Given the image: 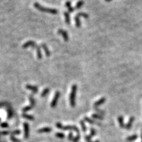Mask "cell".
I'll return each mask as SVG.
<instances>
[{"mask_svg":"<svg viewBox=\"0 0 142 142\" xmlns=\"http://www.w3.org/2000/svg\"><path fill=\"white\" fill-rule=\"evenodd\" d=\"M106 2H110V1H113V0H105Z\"/></svg>","mask_w":142,"mask_h":142,"instance_id":"38","label":"cell"},{"mask_svg":"<svg viewBox=\"0 0 142 142\" xmlns=\"http://www.w3.org/2000/svg\"><path fill=\"white\" fill-rule=\"evenodd\" d=\"M64 16L65 18V22L67 24H70V22H71V20H70V16H69V14L68 12H64Z\"/></svg>","mask_w":142,"mask_h":142,"instance_id":"14","label":"cell"},{"mask_svg":"<svg viewBox=\"0 0 142 142\" xmlns=\"http://www.w3.org/2000/svg\"><path fill=\"white\" fill-rule=\"evenodd\" d=\"M77 92V85L73 84L71 88V92L69 96V102L71 107H74L76 105V95Z\"/></svg>","mask_w":142,"mask_h":142,"instance_id":"2","label":"cell"},{"mask_svg":"<svg viewBox=\"0 0 142 142\" xmlns=\"http://www.w3.org/2000/svg\"><path fill=\"white\" fill-rule=\"evenodd\" d=\"M137 138V136L136 135V134H134V135L128 137L127 138V140H128V141H132V140H136Z\"/></svg>","mask_w":142,"mask_h":142,"instance_id":"28","label":"cell"},{"mask_svg":"<svg viewBox=\"0 0 142 142\" xmlns=\"http://www.w3.org/2000/svg\"><path fill=\"white\" fill-rule=\"evenodd\" d=\"M7 111V118L8 119H11L13 116V110L11 108H8Z\"/></svg>","mask_w":142,"mask_h":142,"instance_id":"18","label":"cell"},{"mask_svg":"<svg viewBox=\"0 0 142 142\" xmlns=\"http://www.w3.org/2000/svg\"><path fill=\"white\" fill-rule=\"evenodd\" d=\"M73 139V133H72V132H70L69 133V135H68V140H72Z\"/></svg>","mask_w":142,"mask_h":142,"instance_id":"36","label":"cell"},{"mask_svg":"<svg viewBox=\"0 0 142 142\" xmlns=\"http://www.w3.org/2000/svg\"><path fill=\"white\" fill-rule=\"evenodd\" d=\"M55 136L57 137V138H59V139H64L65 136L64 134L62 133H60V132L56 133Z\"/></svg>","mask_w":142,"mask_h":142,"instance_id":"26","label":"cell"},{"mask_svg":"<svg viewBox=\"0 0 142 142\" xmlns=\"http://www.w3.org/2000/svg\"><path fill=\"white\" fill-rule=\"evenodd\" d=\"M80 124H81V127H82V131H84V132H86L87 130V126H86V125H85V123H84V121L83 120L80 121Z\"/></svg>","mask_w":142,"mask_h":142,"instance_id":"23","label":"cell"},{"mask_svg":"<svg viewBox=\"0 0 142 142\" xmlns=\"http://www.w3.org/2000/svg\"><path fill=\"white\" fill-rule=\"evenodd\" d=\"M118 121L119 124H120V126L121 127V128H124L125 127L124 126V119L123 117L122 116H119L118 117Z\"/></svg>","mask_w":142,"mask_h":142,"instance_id":"19","label":"cell"},{"mask_svg":"<svg viewBox=\"0 0 142 142\" xmlns=\"http://www.w3.org/2000/svg\"><path fill=\"white\" fill-rule=\"evenodd\" d=\"M25 88L27 89L28 90L31 91L33 93H37L39 91V88L37 87L31 85H28V84H27V85H25Z\"/></svg>","mask_w":142,"mask_h":142,"instance_id":"8","label":"cell"},{"mask_svg":"<svg viewBox=\"0 0 142 142\" xmlns=\"http://www.w3.org/2000/svg\"><path fill=\"white\" fill-rule=\"evenodd\" d=\"M0 142H2V141H1V140H0Z\"/></svg>","mask_w":142,"mask_h":142,"instance_id":"40","label":"cell"},{"mask_svg":"<svg viewBox=\"0 0 142 142\" xmlns=\"http://www.w3.org/2000/svg\"><path fill=\"white\" fill-rule=\"evenodd\" d=\"M28 98H29L30 104H31L30 105H31L33 107H34L36 105V101L35 100H34V97H33V96L32 95H30L29 96V97H28Z\"/></svg>","mask_w":142,"mask_h":142,"instance_id":"20","label":"cell"},{"mask_svg":"<svg viewBox=\"0 0 142 142\" xmlns=\"http://www.w3.org/2000/svg\"><path fill=\"white\" fill-rule=\"evenodd\" d=\"M52 131V128L50 127H45L41 128L37 130L39 133H50Z\"/></svg>","mask_w":142,"mask_h":142,"instance_id":"9","label":"cell"},{"mask_svg":"<svg viewBox=\"0 0 142 142\" xmlns=\"http://www.w3.org/2000/svg\"><path fill=\"white\" fill-rule=\"evenodd\" d=\"M56 126L57 128H58L59 129L62 130H73L76 131L77 134H79V130L78 129V128L75 126H63L61 123L59 122H57L56 124Z\"/></svg>","mask_w":142,"mask_h":142,"instance_id":"3","label":"cell"},{"mask_svg":"<svg viewBox=\"0 0 142 142\" xmlns=\"http://www.w3.org/2000/svg\"><path fill=\"white\" fill-rule=\"evenodd\" d=\"M21 130H14L13 131H12L11 133V136H14L15 135H19V134H21Z\"/></svg>","mask_w":142,"mask_h":142,"instance_id":"30","label":"cell"},{"mask_svg":"<svg viewBox=\"0 0 142 142\" xmlns=\"http://www.w3.org/2000/svg\"><path fill=\"white\" fill-rule=\"evenodd\" d=\"M0 126H1L2 128H7L8 127L9 125L7 122H2V123L0 124Z\"/></svg>","mask_w":142,"mask_h":142,"instance_id":"34","label":"cell"},{"mask_svg":"<svg viewBox=\"0 0 142 142\" xmlns=\"http://www.w3.org/2000/svg\"><path fill=\"white\" fill-rule=\"evenodd\" d=\"M84 1H83L82 0H80V1H79L76 3V5H75V8L76 9L81 8L83 6V5H84Z\"/></svg>","mask_w":142,"mask_h":142,"instance_id":"22","label":"cell"},{"mask_svg":"<svg viewBox=\"0 0 142 142\" xmlns=\"http://www.w3.org/2000/svg\"><path fill=\"white\" fill-rule=\"evenodd\" d=\"M10 133H11L9 131H0V136H7Z\"/></svg>","mask_w":142,"mask_h":142,"instance_id":"35","label":"cell"},{"mask_svg":"<svg viewBox=\"0 0 142 142\" xmlns=\"http://www.w3.org/2000/svg\"><path fill=\"white\" fill-rule=\"evenodd\" d=\"M49 92L50 89L49 88H45V90L42 91V93H41V96L42 97H45V96H46L49 93Z\"/></svg>","mask_w":142,"mask_h":142,"instance_id":"21","label":"cell"},{"mask_svg":"<svg viewBox=\"0 0 142 142\" xmlns=\"http://www.w3.org/2000/svg\"><path fill=\"white\" fill-rule=\"evenodd\" d=\"M3 142H6V141H4Z\"/></svg>","mask_w":142,"mask_h":142,"instance_id":"42","label":"cell"},{"mask_svg":"<svg viewBox=\"0 0 142 142\" xmlns=\"http://www.w3.org/2000/svg\"><path fill=\"white\" fill-rule=\"evenodd\" d=\"M34 7L37 9L39 11H40L44 13H47L50 14H56L58 13V10L55 8H46V7H43L40 5L38 2H35L34 4Z\"/></svg>","mask_w":142,"mask_h":142,"instance_id":"1","label":"cell"},{"mask_svg":"<svg viewBox=\"0 0 142 142\" xmlns=\"http://www.w3.org/2000/svg\"><path fill=\"white\" fill-rule=\"evenodd\" d=\"M75 25L78 28H79L81 26V22L79 19V17L76 16L75 17Z\"/></svg>","mask_w":142,"mask_h":142,"instance_id":"16","label":"cell"},{"mask_svg":"<svg viewBox=\"0 0 142 142\" xmlns=\"http://www.w3.org/2000/svg\"><path fill=\"white\" fill-rule=\"evenodd\" d=\"M134 120V117H131L130 118V120H129V121H128L127 124L126 125V126H125V127H126L127 130L130 129V128H131V126H132V124H133V123Z\"/></svg>","mask_w":142,"mask_h":142,"instance_id":"13","label":"cell"},{"mask_svg":"<svg viewBox=\"0 0 142 142\" xmlns=\"http://www.w3.org/2000/svg\"><path fill=\"white\" fill-rule=\"evenodd\" d=\"M22 117L24 118L27 119V120H28L30 121H34V117H33V116H31V115H28L27 114H25V113H23L22 114Z\"/></svg>","mask_w":142,"mask_h":142,"instance_id":"15","label":"cell"},{"mask_svg":"<svg viewBox=\"0 0 142 142\" xmlns=\"http://www.w3.org/2000/svg\"><path fill=\"white\" fill-rule=\"evenodd\" d=\"M65 7H67L69 11L70 12V13H72V12L74 11V8L72 7V5H71V3L70 1H67V2H66Z\"/></svg>","mask_w":142,"mask_h":142,"instance_id":"17","label":"cell"},{"mask_svg":"<svg viewBox=\"0 0 142 142\" xmlns=\"http://www.w3.org/2000/svg\"><path fill=\"white\" fill-rule=\"evenodd\" d=\"M91 136L90 135H87L85 136V139L87 140V142H99L98 140H96L95 142H92L91 139Z\"/></svg>","mask_w":142,"mask_h":142,"instance_id":"31","label":"cell"},{"mask_svg":"<svg viewBox=\"0 0 142 142\" xmlns=\"http://www.w3.org/2000/svg\"><path fill=\"white\" fill-rule=\"evenodd\" d=\"M1 118H0V121H1Z\"/></svg>","mask_w":142,"mask_h":142,"instance_id":"41","label":"cell"},{"mask_svg":"<svg viewBox=\"0 0 142 142\" xmlns=\"http://www.w3.org/2000/svg\"><path fill=\"white\" fill-rule=\"evenodd\" d=\"M84 120H85L87 122H88L89 124H97V125H98V126H100L101 125L100 123H98V122L95 121H94L93 120H91V119L87 117H85V118H84Z\"/></svg>","mask_w":142,"mask_h":142,"instance_id":"12","label":"cell"},{"mask_svg":"<svg viewBox=\"0 0 142 142\" xmlns=\"http://www.w3.org/2000/svg\"><path fill=\"white\" fill-rule=\"evenodd\" d=\"M41 47L42 48H43V49L44 50V51H45V54H46V56L47 57H49L50 56V52L49 51V49H48L47 46H46V44L45 43H42L41 44Z\"/></svg>","mask_w":142,"mask_h":142,"instance_id":"11","label":"cell"},{"mask_svg":"<svg viewBox=\"0 0 142 142\" xmlns=\"http://www.w3.org/2000/svg\"><path fill=\"white\" fill-rule=\"evenodd\" d=\"M33 108V107L31 105H27V106H25V107H24L22 109V111L23 113H26L28 111H30L31 109Z\"/></svg>","mask_w":142,"mask_h":142,"instance_id":"24","label":"cell"},{"mask_svg":"<svg viewBox=\"0 0 142 142\" xmlns=\"http://www.w3.org/2000/svg\"><path fill=\"white\" fill-rule=\"evenodd\" d=\"M80 137H81V136H80L79 134H77V136L76 137H73V140H72V141L73 142H78L79 141V139H80Z\"/></svg>","mask_w":142,"mask_h":142,"instance_id":"32","label":"cell"},{"mask_svg":"<svg viewBox=\"0 0 142 142\" xmlns=\"http://www.w3.org/2000/svg\"><path fill=\"white\" fill-rule=\"evenodd\" d=\"M57 33L59 34H60L61 36H62L63 39L65 42L68 41L69 40V36L68 34L67 31H66L65 30H63V29H59L58 31H57Z\"/></svg>","mask_w":142,"mask_h":142,"instance_id":"7","label":"cell"},{"mask_svg":"<svg viewBox=\"0 0 142 142\" xmlns=\"http://www.w3.org/2000/svg\"><path fill=\"white\" fill-rule=\"evenodd\" d=\"M96 110V111H98V113H99V114H104V112L103 111H101V110H98V108H95V109Z\"/></svg>","mask_w":142,"mask_h":142,"instance_id":"37","label":"cell"},{"mask_svg":"<svg viewBox=\"0 0 142 142\" xmlns=\"http://www.w3.org/2000/svg\"><path fill=\"white\" fill-rule=\"evenodd\" d=\"M37 46H38V45L35 42L33 41V40H29V41L25 42V43L22 46V47L23 48V49H26V48L28 47L31 46L33 47V48H35L36 49V47Z\"/></svg>","mask_w":142,"mask_h":142,"instance_id":"6","label":"cell"},{"mask_svg":"<svg viewBox=\"0 0 142 142\" xmlns=\"http://www.w3.org/2000/svg\"><path fill=\"white\" fill-rule=\"evenodd\" d=\"M90 131H91V134H90V135L91 137L94 136L96 134V130L94 129V128H91Z\"/></svg>","mask_w":142,"mask_h":142,"instance_id":"33","label":"cell"},{"mask_svg":"<svg viewBox=\"0 0 142 142\" xmlns=\"http://www.w3.org/2000/svg\"><path fill=\"white\" fill-rule=\"evenodd\" d=\"M141 138H142V134H141Z\"/></svg>","mask_w":142,"mask_h":142,"instance_id":"39","label":"cell"},{"mask_svg":"<svg viewBox=\"0 0 142 142\" xmlns=\"http://www.w3.org/2000/svg\"><path fill=\"white\" fill-rule=\"evenodd\" d=\"M105 101H106V98H105V97L101 98V99H99V100H98L96 102H95L94 104V107L96 108L97 107H99V105H102V104L104 103Z\"/></svg>","mask_w":142,"mask_h":142,"instance_id":"10","label":"cell"},{"mask_svg":"<svg viewBox=\"0 0 142 142\" xmlns=\"http://www.w3.org/2000/svg\"><path fill=\"white\" fill-rule=\"evenodd\" d=\"M92 117H93V118L98 119V120H103V117L99 114H93L92 115Z\"/></svg>","mask_w":142,"mask_h":142,"instance_id":"25","label":"cell"},{"mask_svg":"<svg viewBox=\"0 0 142 142\" xmlns=\"http://www.w3.org/2000/svg\"><path fill=\"white\" fill-rule=\"evenodd\" d=\"M10 140L13 142H22V140L15 137L14 136H10Z\"/></svg>","mask_w":142,"mask_h":142,"instance_id":"29","label":"cell"},{"mask_svg":"<svg viewBox=\"0 0 142 142\" xmlns=\"http://www.w3.org/2000/svg\"><path fill=\"white\" fill-rule=\"evenodd\" d=\"M77 16H78V17H82L85 18V19H88V18L89 17L88 14H87V13H82V12H81V13H78V14H77Z\"/></svg>","mask_w":142,"mask_h":142,"instance_id":"27","label":"cell"},{"mask_svg":"<svg viewBox=\"0 0 142 142\" xmlns=\"http://www.w3.org/2000/svg\"><path fill=\"white\" fill-rule=\"evenodd\" d=\"M24 127V137L25 139H27L30 135V126L29 124L27 122H24L23 124Z\"/></svg>","mask_w":142,"mask_h":142,"instance_id":"4","label":"cell"},{"mask_svg":"<svg viewBox=\"0 0 142 142\" xmlns=\"http://www.w3.org/2000/svg\"><path fill=\"white\" fill-rule=\"evenodd\" d=\"M60 93L59 91H56L55 93V96H54L53 98L52 102H51L50 103V107H52V108H55V107L57 105L59 98L60 97Z\"/></svg>","mask_w":142,"mask_h":142,"instance_id":"5","label":"cell"}]
</instances>
